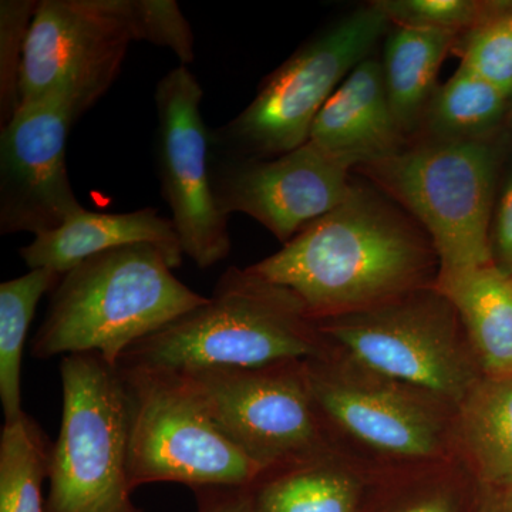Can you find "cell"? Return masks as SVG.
<instances>
[{
	"instance_id": "6da1fadb",
	"label": "cell",
	"mask_w": 512,
	"mask_h": 512,
	"mask_svg": "<svg viewBox=\"0 0 512 512\" xmlns=\"http://www.w3.org/2000/svg\"><path fill=\"white\" fill-rule=\"evenodd\" d=\"M436 259L413 228L356 187L348 201L249 269L295 293L319 322L434 285Z\"/></svg>"
},
{
	"instance_id": "7a4b0ae2",
	"label": "cell",
	"mask_w": 512,
	"mask_h": 512,
	"mask_svg": "<svg viewBox=\"0 0 512 512\" xmlns=\"http://www.w3.org/2000/svg\"><path fill=\"white\" fill-rule=\"evenodd\" d=\"M163 249L130 245L84 259L60 276L32 356L99 353L111 366L138 340L163 329L208 298L173 274Z\"/></svg>"
},
{
	"instance_id": "3957f363",
	"label": "cell",
	"mask_w": 512,
	"mask_h": 512,
	"mask_svg": "<svg viewBox=\"0 0 512 512\" xmlns=\"http://www.w3.org/2000/svg\"><path fill=\"white\" fill-rule=\"evenodd\" d=\"M333 346L295 293L231 266L211 298L138 340L117 366L194 372L318 359Z\"/></svg>"
},
{
	"instance_id": "277c9868",
	"label": "cell",
	"mask_w": 512,
	"mask_h": 512,
	"mask_svg": "<svg viewBox=\"0 0 512 512\" xmlns=\"http://www.w3.org/2000/svg\"><path fill=\"white\" fill-rule=\"evenodd\" d=\"M63 412L46 512H144L128 477V404L119 367L99 353L60 362Z\"/></svg>"
},
{
	"instance_id": "5b68a950",
	"label": "cell",
	"mask_w": 512,
	"mask_h": 512,
	"mask_svg": "<svg viewBox=\"0 0 512 512\" xmlns=\"http://www.w3.org/2000/svg\"><path fill=\"white\" fill-rule=\"evenodd\" d=\"M318 326L357 365L456 407L484 376L456 308L434 285Z\"/></svg>"
},
{
	"instance_id": "8992f818",
	"label": "cell",
	"mask_w": 512,
	"mask_h": 512,
	"mask_svg": "<svg viewBox=\"0 0 512 512\" xmlns=\"http://www.w3.org/2000/svg\"><path fill=\"white\" fill-rule=\"evenodd\" d=\"M390 19L376 3L356 10L289 57L247 109L211 133V157L264 160L308 143L320 110L367 59Z\"/></svg>"
},
{
	"instance_id": "52a82bcc",
	"label": "cell",
	"mask_w": 512,
	"mask_h": 512,
	"mask_svg": "<svg viewBox=\"0 0 512 512\" xmlns=\"http://www.w3.org/2000/svg\"><path fill=\"white\" fill-rule=\"evenodd\" d=\"M128 404V477L153 483L249 487L264 473L211 420L183 373L117 366Z\"/></svg>"
},
{
	"instance_id": "ba28073f",
	"label": "cell",
	"mask_w": 512,
	"mask_h": 512,
	"mask_svg": "<svg viewBox=\"0 0 512 512\" xmlns=\"http://www.w3.org/2000/svg\"><path fill=\"white\" fill-rule=\"evenodd\" d=\"M303 366L333 437L352 440L383 463L382 468L456 457L453 404L365 369L335 348L329 355L305 360Z\"/></svg>"
},
{
	"instance_id": "9c48e42d",
	"label": "cell",
	"mask_w": 512,
	"mask_h": 512,
	"mask_svg": "<svg viewBox=\"0 0 512 512\" xmlns=\"http://www.w3.org/2000/svg\"><path fill=\"white\" fill-rule=\"evenodd\" d=\"M419 218L437 256L436 282L493 265L488 237L494 154L476 140H444L370 164Z\"/></svg>"
},
{
	"instance_id": "30bf717a",
	"label": "cell",
	"mask_w": 512,
	"mask_h": 512,
	"mask_svg": "<svg viewBox=\"0 0 512 512\" xmlns=\"http://www.w3.org/2000/svg\"><path fill=\"white\" fill-rule=\"evenodd\" d=\"M303 362L180 373L218 429L265 471L338 444L313 400Z\"/></svg>"
},
{
	"instance_id": "8fae6325",
	"label": "cell",
	"mask_w": 512,
	"mask_h": 512,
	"mask_svg": "<svg viewBox=\"0 0 512 512\" xmlns=\"http://www.w3.org/2000/svg\"><path fill=\"white\" fill-rule=\"evenodd\" d=\"M133 42L131 0H40L26 39L20 103L59 94L80 119L116 82Z\"/></svg>"
},
{
	"instance_id": "7c38bea8",
	"label": "cell",
	"mask_w": 512,
	"mask_h": 512,
	"mask_svg": "<svg viewBox=\"0 0 512 512\" xmlns=\"http://www.w3.org/2000/svg\"><path fill=\"white\" fill-rule=\"evenodd\" d=\"M202 87L187 66L157 83L156 158L161 194L173 214L184 255L200 269L231 251L228 217L215 202L211 180V131L202 119Z\"/></svg>"
},
{
	"instance_id": "4fadbf2b",
	"label": "cell",
	"mask_w": 512,
	"mask_h": 512,
	"mask_svg": "<svg viewBox=\"0 0 512 512\" xmlns=\"http://www.w3.org/2000/svg\"><path fill=\"white\" fill-rule=\"evenodd\" d=\"M77 120L69 101L46 94L20 103L0 128V234L37 237L86 210L66 164L67 136Z\"/></svg>"
},
{
	"instance_id": "5bb4252c",
	"label": "cell",
	"mask_w": 512,
	"mask_h": 512,
	"mask_svg": "<svg viewBox=\"0 0 512 512\" xmlns=\"http://www.w3.org/2000/svg\"><path fill=\"white\" fill-rule=\"evenodd\" d=\"M353 165L311 141L264 160L211 157L212 191L222 215L247 214L285 245L349 200Z\"/></svg>"
},
{
	"instance_id": "9a60e30c",
	"label": "cell",
	"mask_w": 512,
	"mask_h": 512,
	"mask_svg": "<svg viewBox=\"0 0 512 512\" xmlns=\"http://www.w3.org/2000/svg\"><path fill=\"white\" fill-rule=\"evenodd\" d=\"M379 466L348 456L338 444L265 470L249 485L252 512H369Z\"/></svg>"
},
{
	"instance_id": "2e32d148",
	"label": "cell",
	"mask_w": 512,
	"mask_h": 512,
	"mask_svg": "<svg viewBox=\"0 0 512 512\" xmlns=\"http://www.w3.org/2000/svg\"><path fill=\"white\" fill-rule=\"evenodd\" d=\"M400 131L387 96L382 64L366 59L326 101L309 141L352 163L373 164L397 153Z\"/></svg>"
},
{
	"instance_id": "e0dca14e",
	"label": "cell",
	"mask_w": 512,
	"mask_h": 512,
	"mask_svg": "<svg viewBox=\"0 0 512 512\" xmlns=\"http://www.w3.org/2000/svg\"><path fill=\"white\" fill-rule=\"evenodd\" d=\"M138 244L163 249L174 268L183 264L184 252L173 221L154 208L124 214L84 210L62 227L37 235L19 254L29 269H52L63 275L90 256Z\"/></svg>"
},
{
	"instance_id": "ac0fdd59",
	"label": "cell",
	"mask_w": 512,
	"mask_h": 512,
	"mask_svg": "<svg viewBox=\"0 0 512 512\" xmlns=\"http://www.w3.org/2000/svg\"><path fill=\"white\" fill-rule=\"evenodd\" d=\"M454 448L477 485L512 484V375L471 387L457 406Z\"/></svg>"
},
{
	"instance_id": "d6986e66",
	"label": "cell",
	"mask_w": 512,
	"mask_h": 512,
	"mask_svg": "<svg viewBox=\"0 0 512 512\" xmlns=\"http://www.w3.org/2000/svg\"><path fill=\"white\" fill-rule=\"evenodd\" d=\"M434 286L456 308L483 375H512V274L493 264Z\"/></svg>"
},
{
	"instance_id": "ffe728a7",
	"label": "cell",
	"mask_w": 512,
	"mask_h": 512,
	"mask_svg": "<svg viewBox=\"0 0 512 512\" xmlns=\"http://www.w3.org/2000/svg\"><path fill=\"white\" fill-rule=\"evenodd\" d=\"M454 39L456 33L400 25L387 39L384 84L402 130L412 126L423 110Z\"/></svg>"
},
{
	"instance_id": "44dd1931",
	"label": "cell",
	"mask_w": 512,
	"mask_h": 512,
	"mask_svg": "<svg viewBox=\"0 0 512 512\" xmlns=\"http://www.w3.org/2000/svg\"><path fill=\"white\" fill-rule=\"evenodd\" d=\"M476 481L457 457L380 468L369 512H473Z\"/></svg>"
},
{
	"instance_id": "7402d4cb",
	"label": "cell",
	"mask_w": 512,
	"mask_h": 512,
	"mask_svg": "<svg viewBox=\"0 0 512 512\" xmlns=\"http://www.w3.org/2000/svg\"><path fill=\"white\" fill-rule=\"evenodd\" d=\"M60 276L52 269H30L0 285V400L5 423L25 413L20 390L23 350L37 305L55 289Z\"/></svg>"
},
{
	"instance_id": "603a6c76",
	"label": "cell",
	"mask_w": 512,
	"mask_h": 512,
	"mask_svg": "<svg viewBox=\"0 0 512 512\" xmlns=\"http://www.w3.org/2000/svg\"><path fill=\"white\" fill-rule=\"evenodd\" d=\"M53 444L28 413L3 424L0 433V512H46Z\"/></svg>"
},
{
	"instance_id": "cb8c5ba5",
	"label": "cell",
	"mask_w": 512,
	"mask_h": 512,
	"mask_svg": "<svg viewBox=\"0 0 512 512\" xmlns=\"http://www.w3.org/2000/svg\"><path fill=\"white\" fill-rule=\"evenodd\" d=\"M508 97L461 63L434 97L430 124L444 140H474L500 119Z\"/></svg>"
},
{
	"instance_id": "d4e9b609",
	"label": "cell",
	"mask_w": 512,
	"mask_h": 512,
	"mask_svg": "<svg viewBox=\"0 0 512 512\" xmlns=\"http://www.w3.org/2000/svg\"><path fill=\"white\" fill-rule=\"evenodd\" d=\"M377 6L400 26L457 33L474 30L501 12L508 3L474 0H382Z\"/></svg>"
},
{
	"instance_id": "484cf974",
	"label": "cell",
	"mask_w": 512,
	"mask_h": 512,
	"mask_svg": "<svg viewBox=\"0 0 512 512\" xmlns=\"http://www.w3.org/2000/svg\"><path fill=\"white\" fill-rule=\"evenodd\" d=\"M35 0L0 2V128L8 126L19 109L20 72Z\"/></svg>"
},
{
	"instance_id": "4316f807",
	"label": "cell",
	"mask_w": 512,
	"mask_h": 512,
	"mask_svg": "<svg viewBox=\"0 0 512 512\" xmlns=\"http://www.w3.org/2000/svg\"><path fill=\"white\" fill-rule=\"evenodd\" d=\"M461 63L512 96V3L471 30Z\"/></svg>"
},
{
	"instance_id": "83f0119b",
	"label": "cell",
	"mask_w": 512,
	"mask_h": 512,
	"mask_svg": "<svg viewBox=\"0 0 512 512\" xmlns=\"http://www.w3.org/2000/svg\"><path fill=\"white\" fill-rule=\"evenodd\" d=\"M136 42L168 47L181 66L194 60V33L174 0H131Z\"/></svg>"
},
{
	"instance_id": "f1b7e54d",
	"label": "cell",
	"mask_w": 512,
	"mask_h": 512,
	"mask_svg": "<svg viewBox=\"0 0 512 512\" xmlns=\"http://www.w3.org/2000/svg\"><path fill=\"white\" fill-rule=\"evenodd\" d=\"M194 491L197 512H252L249 487H204Z\"/></svg>"
},
{
	"instance_id": "f546056e",
	"label": "cell",
	"mask_w": 512,
	"mask_h": 512,
	"mask_svg": "<svg viewBox=\"0 0 512 512\" xmlns=\"http://www.w3.org/2000/svg\"><path fill=\"white\" fill-rule=\"evenodd\" d=\"M495 265L507 274H512V178L501 198L495 227Z\"/></svg>"
},
{
	"instance_id": "4dcf8cb0",
	"label": "cell",
	"mask_w": 512,
	"mask_h": 512,
	"mask_svg": "<svg viewBox=\"0 0 512 512\" xmlns=\"http://www.w3.org/2000/svg\"><path fill=\"white\" fill-rule=\"evenodd\" d=\"M473 512H512V484L503 487L477 485Z\"/></svg>"
}]
</instances>
